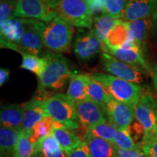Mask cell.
<instances>
[{
  "instance_id": "obj_31",
  "label": "cell",
  "mask_w": 157,
  "mask_h": 157,
  "mask_svg": "<svg viewBox=\"0 0 157 157\" xmlns=\"http://www.w3.org/2000/svg\"><path fill=\"white\" fill-rule=\"evenodd\" d=\"M13 157H34V144L29 140V137L21 129L18 142L13 151Z\"/></svg>"
},
{
  "instance_id": "obj_28",
  "label": "cell",
  "mask_w": 157,
  "mask_h": 157,
  "mask_svg": "<svg viewBox=\"0 0 157 157\" xmlns=\"http://www.w3.org/2000/svg\"><path fill=\"white\" fill-rule=\"evenodd\" d=\"M117 128L109 121L102 122L86 129V135L99 137L109 142H112L115 136Z\"/></svg>"
},
{
  "instance_id": "obj_40",
  "label": "cell",
  "mask_w": 157,
  "mask_h": 157,
  "mask_svg": "<svg viewBox=\"0 0 157 157\" xmlns=\"http://www.w3.org/2000/svg\"><path fill=\"white\" fill-rule=\"evenodd\" d=\"M151 20L153 23V29H155V30L157 31V10L153 14Z\"/></svg>"
},
{
  "instance_id": "obj_37",
  "label": "cell",
  "mask_w": 157,
  "mask_h": 157,
  "mask_svg": "<svg viewBox=\"0 0 157 157\" xmlns=\"http://www.w3.org/2000/svg\"><path fill=\"white\" fill-rule=\"evenodd\" d=\"M117 157H146V156L141 148L125 151L117 148Z\"/></svg>"
},
{
  "instance_id": "obj_38",
  "label": "cell",
  "mask_w": 157,
  "mask_h": 157,
  "mask_svg": "<svg viewBox=\"0 0 157 157\" xmlns=\"http://www.w3.org/2000/svg\"><path fill=\"white\" fill-rule=\"evenodd\" d=\"M10 71L7 68H2L0 69V85L2 86L8 80Z\"/></svg>"
},
{
  "instance_id": "obj_17",
  "label": "cell",
  "mask_w": 157,
  "mask_h": 157,
  "mask_svg": "<svg viewBox=\"0 0 157 157\" xmlns=\"http://www.w3.org/2000/svg\"><path fill=\"white\" fill-rule=\"evenodd\" d=\"M23 120V109L18 104L7 103L1 106V127L21 129Z\"/></svg>"
},
{
  "instance_id": "obj_11",
  "label": "cell",
  "mask_w": 157,
  "mask_h": 157,
  "mask_svg": "<svg viewBox=\"0 0 157 157\" xmlns=\"http://www.w3.org/2000/svg\"><path fill=\"white\" fill-rule=\"evenodd\" d=\"M104 50V44L93 30L76 35L74 41V51L80 61L87 62Z\"/></svg>"
},
{
  "instance_id": "obj_35",
  "label": "cell",
  "mask_w": 157,
  "mask_h": 157,
  "mask_svg": "<svg viewBox=\"0 0 157 157\" xmlns=\"http://www.w3.org/2000/svg\"><path fill=\"white\" fill-rule=\"evenodd\" d=\"M67 157H91L87 143L83 141L79 145V146L68 154Z\"/></svg>"
},
{
  "instance_id": "obj_3",
  "label": "cell",
  "mask_w": 157,
  "mask_h": 157,
  "mask_svg": "<svg viewBox=\"0 0 157 157\" xmlns=\"http://www.w3.org/2000/svg\"><path fill=\"white\" fill-rule=\"evenodd\" d=\"M91 76L105 87L113 99L128 104L135 109L143 95L142 86L111 74L95 72Z\"/></svg>"
},
{
  "instance_id": "obj_15",
  "label": "cell",
  "mask_w": 157,
  "mask_h": 157,
  "mask_svg": "<svg viewBox=\"0 0 157 157\" xmlns=\"http://www.w3.org/2000/svg\"><path fill=\"white\" fill-rule=\"evenodd\" d=\"M72 131L59 121L53 120L51 133L58 141L62 150L67 155L75 150L82 143L79 137Z\"/></svg>"
},
{
  "instance_id": "obj_23",
  "label": "cell",
  "mask_w": 157,
  "mask_h": 157,
  "mask_svg": "<svg viewBox=\"0 0 157 157\" xmlns=\"http://www.w3.org/2000/svg\"><path fill=\"white\" fill-rule=\"evenodd\" d=\"M129 34L133 40L143 45L148 39L151 31L153 29L151 17L127 22Z\"/></svg>"
},
{
  "instance_id": "obj_6",
  "label": "cell",
  "mask_w": 157,
  "mask_h": 157,
  "mask_svg": "<svg viewBox=\"0 0 157 157\" xmlns=\"http://www.w3.org/2000/svg\"><path fill=\"white\" fill-rule=\"evenodd\" d=\"M157 102L150 93H143L135 107V118L144 130L141 146L145 143L157 139L156 113Z\"/></svg>"
},
{
  "instance_id": "obj_29",
  "label": "cell",
  "mask_w": 157,
  "mask_h": 157,
  "mask_svg": "<svg viewBox=\"0 0 157 157\" xmlns=\"http://www.w3.org/2000/svg\"><path fill=\"white\" fill-rule=\"evenodd\" d=\"M116 148L121 150H132L137 148H141V145L135 143L131 134L130 127L128 129H118L113 137L112 142Z\"/></svg>"
},
{
  "instance_id": "obj_24",
  "label": "cell",
  "mask_w": 157,
  "mask_h": 157,
  "mask_svg": "<svg viewBox=\"0 0 157 157\" xmlns=\"http://www.w3.org/2000/svg\"><path fill=\"white\" fill-rule=\"evenodd\" d=\"M21 129L1 127L0 128V151L1 155H13L18 142Z\"/></svg>"
},
{
  "instance_id": "obj_21",
  "label": "cell",
  "mask_w": 157,
  "mask_h": 157,
  "mask_svg": "<svg viewBox=\"0 0 157 157\" xmlns=\"http://www.w3.org/2000/svg\"><path fill=\"white\" fill-rule=\"evenodd\" d=\"M131 39L132 37L129 34L127 22L122 19H120V21L109 33L104 45L107 48H120Z\"/></svg>"
},
{
  "instance_id": "obj_5",
  "label": "cell",
  "mask_w": 157,
  "mask_h": 157,
  "mask_svg": "<svg viewBox=\"0 0 157 157\" xmlns=\"http://www.w3.org/2000/svg\"><path fill=\"white\" fill-rule=\"evenodd\" d=\"M44 108L48 117L59 121L66 128L74 130L78 128L75 103L66 95L58 93L44 100Z\"/></svg>"
},
{
  "instance_id": "obj_9",
  "label": "cell",
  "mask_w": 157,
  "mask_h": 157,
  "mask_svg": "<svg viewBox=\"0 0 157 157\" xmlns=\"http://www.w3.org/2000/svg\"><path fill=\"white\" fill-rule=\"evenodd\" d=\"M142 46L143 45L131 39L120 48H107L104 45L103 51L125 63L136 67L141 71L146 70L151 73V70L148 68L143 56Z\"/></svg>"
},
{
  "instance_id": "obj_39",
  "label": "cell",
  "mask_w": 157,
  "mask_h": 157,
  "mask_svg": "<svg viewBox=\"0 0 157 157\" xmlns=\"http://www.w3.org/2000/svg\"><path fill=\"white\" fill-rule=\"evenodd\" d=\"M151 78L153 83H154V88L157 93V65L154 66L153 70L151 71Z\"/></svg>"
},
{
  "instance_id": "obj_10",
  "label": "cell",
  "mask_w": 157,
  "mask_h": 157,
  "mask_svg": "<svg viewBox=\"0 0 157 157\" xmlns=\"http://www.w3.org/2000/svg\"><path fill=\"white\" fill-rule=\"evenodd\" d=\"M101 62L105 71L116 77L138 84L143 81L142 71L118 60L108 52L102 54Z\"/></svg>"
},
{
  "instance_id": "obj_20",
  "label": "cell",
  "mask_w": 157,
  "mask_h": 157,
  "mask_svg": "<svg viewBox=\"0 0 157 157\" xmlns=\"http://www.w3.org/2000/svg\"><path fill=\"white\" fill-rule=\"evenodd\" d=\"M84 138L89 146L91 157H117V148L111 142L86 134Z\"/></svg>"
},
{
  "instance_id": "obj_19",
  "label": "cell",
  "mask_w": 157,
  "mask_h": 157,
  "mask_svg": "<svg viewBox=\"0 0 157 157\" xmlns=\"http://www.w3.org/2000/svg\"><path fill=\"white\" fill-rule=\"evenodd\" d=\"M34 157H67L60 145L50 133L42 138L39 139L34 144Z\"/></svg>"
},
{
  "instance_id": "obj_34",
  "label": "cell",
  "mask_w": 157,
  "mask_h": 157,
  "mask_svg": "<svg viewBox=\"0 0 157 157\" xmlns=\"http://www.w3.org/2000/svg\"><path fill=\"white\" fill-rule=\"evenodd\" d=\"M141 148L146 157H157V139L143 143Z\"/></svg>"
},
{
  "instance_id": "obj_22",
  "label": "cell",
  "mask_w": 157,
  "mask_h": 157,
  "mask_svg": "<svg viewBox=\"0 0 157 157\" xmlns=\"http://www.w3.org/2000/svg\"><path fill=\"white\" fill-rule=\"evenodd\" d=\"M88 77L89 74H76L70 80L66 95L74 103L89 99L87 94Z\"/></svg>"
},
{
  "instance_id": "obj_26",
  "label": "cell",
  "mask_w": 157,
  "mask_h": 157,
  "mask_svg": "<svg viewBox=\"0 0 157 157\" xmlns=\"http://www.w3.org/2000/svg\"><path fill=\"white\" fill-rule=\"evenodd\" d=\"M87 94L89 99L103 104L104 105L109 103L113 99L105 87L100 82L94 79L91 74H89L87 80Z\"/></svg>"
},
{
  "instance_id": "obj_36",
  "label": "cell",
  "mask_w": 157,
  "mask_h": 157,
  "mask_svg": "<svg viewBox=\"0 0 157 157\" xmlns=\"http://www.w3.org/2000/svg\"><path fill=\"white\" fill-rule=\"evenodd\" d=\"M94 16L95 15L105 13V0H87Z\"/></svg>"
},
{
  "instance_id": "obj_4",
  "label": "cell",
  "mask_w": 157,
  "mask_h": 157,
  "mask_svg": "<svg viewBox=\"0 0 157 157\" xmlns=\"http://www.w3.org/2000/svg\"><path fill=\"white\" fill-rule=\"evenodd\" d=\"M57 16L72 26L91 29L94 15L87 0H56Z\"/></svg>"
},
{
  "instance_id": "obj_25",
  "label": "cell",
  "mask_w": 157,
  "mask_h": 157,
  "mask_svg": "<svg viewBox=\"0 0 157 157\" xmlns=\"http://www.w3.org/2000/svg\"><path fill=\"white\" fill-rule=\"evenodd\" d=\"M119 21L120 19H116L105 13L96 15L94 16L93 29L92 30L104 44L109 33Z\"/></svg>"
},
{
  "instance_id": "obj_30",
  "label": "cell",
  "mask_w": 157,
  "mask_h": 157,
  "mask_svg": "<svg viewBox=\"0 0 157 157\" xmlns=\"http://www.w3.org/2000/svg\"><path fill=\"white\" fill-rule=\"evenodd\" d=\"M52 122L53 119L52 117H46L35 124L31 129V135L29 136L31 142L35 144L39 139L50 135L52 129Z\"/></svg>"
},
{
  "instance_id": "obj_14",
  "label": "cell",
  "mask_w": 157,
  "mask_h": 157,
  "mask_svg": "<svg viewBox=\"0 0 157 157\" xmlns=\"http://www.w3.org/2000/svg\"><path fill=\"white\" fill-rule=\"evenodd\" d=\"M157 10V0H128L121 19L129 21L151 17Z\"/></svg>"
},
{
  "instance_id": "obj_18",
  "label": "cell",
  "mask_w": 157,
  "mask_h": 157,
  "mask_svg": "<svg viewBox=\"0 0 157 157\" xmlns=\"http://www.w3.org/2000/svg\"><path fill=\"white\" fill-rule=\"evenodd\" d=\"M29 19L13 16L1 29V39L17 44L24 34Z\"/></svg>"
},
{
  "instance_id": "obj_33",
  "label": "cell",
  "mask_w": 157,
  "mask_h": 157,
  "mask_svg": "<svg viewBox=\"0 0 157 157\" xmlns=\"http://www.w3.org/2000/svg\"><path fill=\"white\" fill-rule=\"evenodd\" d=\"M16 4V0H1L0 2V27L1 28L13 16Z\"/></svg>"
},
{
  "instance_id": "obj_41",
  "label": "cell",
  "mask_w": 157,
  "mask_h": 157,
  "mask_svg": "<svg viewBox=\"0 0 157 157\" xmlns=\"http://www.w3.org/2000/svg\"><path fill=\"white\" fill-rule=\"evenodd\" d=\"M156 127H157V110H156Z\"/></svg>"
},
{
  "instance_id": "obj_16",
  "label": "cell",
  "mask_w": 157,
  "mask_h": 157,
  "mask_svg": "<svg viewBox=\"0 0 157 157\" xmlns=\"http://www.w3.org/2000/svg\"><path fill=\"white\" fill-rule=\"evenodd\" d=\"M34 21L35 20L29 19L24 34L17 44L19 48L24 50L25 52L37 56L42 52L43 46L44 45L42 37L35 27Z\"/></svg>"
},
{
  "instance_id": "obj_2",
  "label": "cell",
  "mask_w": 157,
  "mask_h": 157,
  "mask_svg": "<svg viewBox=\"0 0 157 157\" xmlns=\"http://www.w3.org/2000/svg\"><path fill=\"white\" fill-rule=\"evenodd\" d=\"M44 56L48 59V65L43 73L38 77L39 93L43 94L48 90L63 89L76 74L71 69L67 59L60 54L49 52Z\"/></svg>"
},
{
  "instance_id": "obj_42",
  "label": "cell",
  "mask_w": 157,
  "mask_h": 157,
  "mask_svg": "<svg viewBox=\"0 0 157 157\" xmlns=\"http://www.w3.org/2000/svg\"><path fill=\"white\" fill-rule=\"evenodd\" d=\"M1 157H10V156H3V155H1Z\"/></svg>"
},
{
  "instance_id": "obj_1",
  "label": "cell",
  "mask_w": 157,
  "mask_h": 157,
  "mask_svg": "<svg viewBox=\"0 0 157 157\" xmlns=\"http://www.w3.org/2000/svg\"><path fill=\"white\" fill-rule=\"evenodd\" d=\"M34 25L47 48L58 54L69 52L74 34L71 25L57 17L49 22L35 20Z\"/></svg>"
},
{
  "instance_id": "obj_32",
  "label": "cell",
  "mask_w": 157,
  "mask_h": 157,
  "mask_svg": "<svg viewBox=\"0 0 157 157\" xmlns=\"http://www.w3.org/2000/svg\"><path fill=\"white\" fill-rule=\"evenodd\" d=\"M128 0H105V13L116 19H121Z\"/></svg>"
},
{
  "instance_id": "obj_8",
  "label": "cell",
  "mask_w": 157,
  "mask_h": 157,
  "mask_svg": "<svg viewBox=\"0 0 157 157\" xmlns=\"http://www.w3.org/2000/svg\"><path fill=\"white\" fill-rule=\"evenodd\" d=\"M78 123L86 129L108 120L105 105L87 99L75 103Z\"/></svg>"
},
{
  "instance_id": "obj_13",
  "label": "cell",
  "mask_w": 157,
  "mask_h": 157,
  "mask_svg": "<svg viewBox=\"0 0 157 157\" xmlns=\"http://www.w3.org/2000/svg\"><path fill=\"white\" fill-rule=\"evenodd\" d=\"M21 105L23 109V120L21 129L29 137L31 129L35 124L44 117H48V115L44 108V100L34 98Z\"/></svg>"
},
{
  "instance_id": "obj_7",
  "label": "cell",
  "mask_w": 157,
  "mask_h": 157,
  "mask_svg": "<svg viewBox=\"0 0 157 157\" xmlns=\"http://www.w3.org/2000/svg\"><path fill=\"white\" fill-rule=\"evenodd\" d=\"M56 0H17L13 16L49 22L56 18Z\"/></svg>"
},
{
  "instance_id": "obj_27",
  "label": "cell",
  "mask_w": 157,
  "mask_h": 157,
  "mask_svg": "<svg viewBox=\"0 0 157 157\" xmlns=\"http://www.w3.org/2000/svg\"><path fill=\"white\" fill-rule=\"evenodd\" d=\"M22 55V63L21 68L28 70L36 74L37 77L41 76L48 65V59L44 56L42 58L37 56L36 55L21 52Z\"/></svg>"
},
{
  "instance_id": "obj_12",
  "label": "cell",
  "mask_w": 157,
  "mask_h": 157,
  "mask_svg": "<svg viewBox=\"0 0 157 157\" xmlns=\"http://www.w3.org/2000/svg\"><path fill=\"white\" fill-rule=\"evenodd\" d=\"M105 111L108 121L119 129L129 128L135 117L134 108L113 98L105 105Z\"/></svg>"
}]
</instances>
